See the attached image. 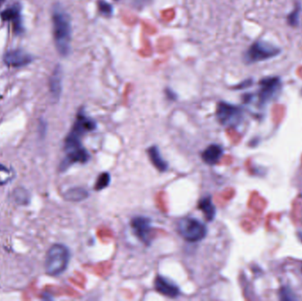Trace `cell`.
Returning a JSON list of instances; mask_svg holds the SVG:
<instances>
[{
	"instance_id": "1",
	"label": "cell",
	"mask_w": 302,
	"mask_h": 301,
	"mask_svg": "<svg viewBox=\"0 0 302 301\" xmlns=\"http://www.w3.org/2000/svg\"><path fill=\"white\" fill-rule=\"evenodd\" d=\"M52 23L56 47L60 54L67 56L71 48V20L59 4H56L53 8Z\"/></svg>"
},
{
	"instance_id": "2",
	"label": "cell",
	"mask_w": 302,
	"mask_h": 301,
	"mask_svg": "<svg viewBox=\"0 0 302 301\" xmlns=\"http://www.w3.org/2000/svg\"><path fill=\"white\" fill-rule=\"evenodd\" d=\"M70 254L67 247L56 244L50 247L47 253L45 269L50 276H59L62 274L69 263Z\"/></svg>"
},
{
	"instance_id": "3",
	"label": "cell",
	"mask_w": 302,
	"mask_h": 301,
	"mask_svg": "<svg viewBox=\"0 0 302 301\" xmlns=\"http://www.w3.org/2000/svg\"><path fill=\"white\" fill-rule=\"evenodd\" d=\"M178 230L181 237L189 242L200 241L207 234L206 226L195 218H182L178 224Z\"/></svg>"
},
{
	"instance_id": "4",
	"label": "cell",
	"mask_w": 302,
	"mask_h": 301,
	"mask_svg": "<svg viewBox=\"0 0 302 301\" xmlns=\"http://www.w3.org/2000/svg\"><path fill=\"white\" fill-rule=\"evenodd\" d=\"M280 53V49L265 42H256L248 49L246 59L250 63L264 61Z\"/></svg>"
},
{
	"instance_id": "5",
	"label": "cell",
	"mask_w": 302,
	"mask_h": 301,
	"mask_svg": "<svg viewBox=\"0 0 302 301\" xmlns=\"http://www.w3.org/2000/svg\"><path fill=\"white\" fill-rule=\"evenodd\" d=\"M218 121L223 126H236L242 120V111L238 106L220 103L217 110Z\"/></svg>"
},
{
	"instance_id": "6",
	"label": "cell",
	"mask_w": 302,
	"mask_h": 301,
	"mask_svg": "<svg viewBox=\"0 0 302 301\" xmlns=\"http://www.w3.org/2000/svg\"><path fill=\"white\" fill-rule=\"evenodd\" d=\"M281 80L277 77H268L261 80L260 90L258 93L259 100L262 104H266L272 100L280 91Z\"/></svg>"
},
{
	"instance_id": "7",
	"label": "cell",
	"mask_w": 302,
	"mask_h": 301,
	"mask_svg": "<svg viewBox=\"0 0 302 301\" xmlns=\"http://www.w3.org/2000/svg\"><path fill=\"white\" fill-rule=\"evenodd\" d=\"M131 226L137 238L143 243L150 244V236L151 232V219L143 217H138L132 220Z\"/></svg>"
},
{
	"instance_id": "8",
	"label": "cell",
	"mask_w": 302,
	"mask_h": 301,
	"mask_svg": "<svg viewBox=\"0 0 302 301\" xmlns=\"http://www.w3.org/2000/svg\"><path fill=\"white\" fill-rule=\"evenodd\" d=\"M33 61V57L21 50H10L4 56V62L10 67H21Z\"/></svg>"
},
{
	"instance_id": "9",
	"label": "cell",
	"mask_w": 302,
	"mask_h": 301,
	"mask_svg": "<svg viewBox=\"0 0 302 301\" xmlns=\"http://www.w3.org/2000/svg\"><path fill=\"white\" fill-rule=\"evenodd\" d=\"M96 122L90 117H87L82 112H80L77 116L76 123L70 134L80 138L84 134L96 129Z\"/></svg>"
},
{
	"instance_id": "10",
	"label": "cell",
	"mask_w": 302,
	"mask_h": 301,
	"mask_svg": "<svg viewBox=\"0 0 302 301\" xmlns=\"http://www.w3.org/2000/svg\"><path fill=\"white\" fill-rule=\"evenodd\" d=\"M66 150H67V155L62 164V168L68 167L73 163H84L88 162V158H89L88 152L84 148H82L81 145L70 147V148H67Z\"/></svg>"
},
{
	"instance_id": "11",
	"label": "cell",
	"mask_w": 302,
	"mask_h": 301,
	"mask_svg": "<svg viewBox=\"0 0 302 301\" xmlns=\"http://www.w3.org/2000/svg\"><path fill=\"white\" fill-rule=\"evenodd\" d=\"M154 286L157 293L168 298H176L180 294V289L178 288V286L164 276H156Z\"/></svg>"
},
{
	"instance_id": "12",
	"label": "cell",
	"mask_w": 302,
	"mask_h": 301,
	"mask_svg": "<svg viewBox=\"0 0 302 301\" xmlns=\"http://www.w3.org/2000/svg\"><path fill=\"white\" fill-rule=\"evenodd\" d=\"M62 78L63 73L60 66L55 67L52 75L50 77V93L56 100H58L62 91Z\"/></svg>"
},
{
	"instance_id": "13",
	"label": "cell",
	"mask_w": 302,
	"mask_h": 301,
	"mask_svg": "<svg viewBox=\"0 0 302 301\" xmlns=\"http://www.w3.org/2000/svg\"><path fill=\"white\" fill-rule=\"evenodd\" d=\"M224 154L222 147L216 144H212L208 147L201 154V158L204 163L209 165H214L218 163V161L222 157Z\"/></svg>"
},
{
	"instance_id": "14",
	"label": "cell",
	"mask_w": 302,
	"mask_h": 301,
	"mask_svg": "<svg viewBox=\"0 0 302 301\" xmlns=\"http://www.w3.org/2000/svg\"><path fill=\"white\" fill-rule=\"evenodd\" d=\"M148 154L151 159V163L159 172H164L168 169V163L164 161V158L160 154L159 150L157 147H151L148 150Z\"/></svg>"
},
{
	"instance_id": "15",
	"label": "cell",
	"mask_w": 302,
	"mask_h": 301,
	"mask_svg": "<svg viewBox=\"0 0 302 301\" xmlns=\"http://www.w3.org/2000/svg\"><path fill=\"white\" fill-rule=\"evenodd\" d=\"M1 18L3 21H13L14 24V30L17 33L21 32V26L20 20V9L18 7H11L4 10L1 13Z\"/></svg>"
},
{
	"instance_id": "16",
	"label": "cell",
	"mask_w": 302,
	"mask_h": 301,
	"mask_svg": "<svg viewBox=\"0 0 302 301\" xmlns=\"http://www.w3.org/2000/svg\"><path fill=\"white\" fill-rule=\"evenodd\" d=\"M198 208L204 214L206 219L208 221H212L216 217V207H215L211 197L207 196L202 198L201 201H199Z\"/></svg>"
},
{
	"instance_id": "17",
	"label": "cell",
	"mask_w": 302,
	"mask_h": 301,
	"mask_svg": "<svg viewBox=\"0 0 302 301\" xmlns=\"http://www.w3.org/2000/svg\"><path fill=\"white\" fill-rule=\"evenodd\" d=\"M87 197V192L82 189H71L66 193V198L69 201H80Z\"/></svg>"
},
{
	"instance_id": "18",
	"label": "cell",
	"mask_w": 302,
	"mask_h": 301,
	"mask_svg": "<svg viewBox=\"0 0 302 301\" xmlns=\"http://www.w3.org/2000/svg\"><path fill=\"white\" fill-rule=\"evenodd\" d=\"M110 180H111V177H110L109 173H106V172L102 173L98 177V179H97V183H96V186H95V189L97 191H100V190L105 189V188H107L109 186Z\"/></svg>"
},
{
	"instance_id": "19",
	"label": "cell",
	"mask_w": 302,
	"mask_h": 301,
	"mask_svg": "<svg viewBox=\"0 0 302 301\" xmlns=\"http://www.w3.org/2000/svg\"><path fill=\"white\" fill-rule=\"evenodd\" d=\"M99 10L105 15H111L113 11L112 4L105 2V0H101L99 2Z\"/></svg>"
},
{
	"instance_id": "20",
	"label": "cell",
	"mask_w": 302,
	"mask_h": 301,
	"mask_svg": "<svg viewBox=\"0 0 302 301\" xmlns=\"http://www.w3.org/2000/svg\"><path fill=\"white\" fill-rule=\"evenodd\" d=\"M299 8L295 9L294 12L290 13L288 16V21L291 25H296L298 23Z\"/></svg>"
},
{
	"instance_id": "21",
	"label": "cell",
	"mask_w": 302,
	"mask_h": 301,
	"mask_svg": "<svg viewBox=\"0 0 302 301\" xmlns=\"http://www.w3.org/2000/svg\"><path fill=\"white\" fill-rule=\"evenodd\" d=\"M293 294H291V292L288 289H283L281 292V299L283 301H293L295 300V297L292 296Z\"/></svg>"
},
{
	"instance_id": "22",
	"label": "cell",
	"mask_w": 302,
	"mask_h": 301,
	"mask_svg": "<svg viewBox=\"0 0 302 301\" xmlns=\"http://www.w3.org/2000/svg\"><path fill=\"white\" fill-rule=\"evenodd\" d=\"M0 171H4V172H5V171H7V170H6V169H5V168H4V166H2V165H0Z\"/></svg>"
},
{
	"instance_id": "23",
	"label": "cell",
	"mask_w": 302,
	"mask_h": 301,
	"mask_svg": "<svg viewBox=\"0 0 302 301\" xmlns=\"http://www.w3.org/2000/svg\"><path fill=\"white\" fill-rule=\"evenodd\" d=\"M4 0H0V6H1L2 4H3V3H4Z\"/></svg>"
},
{
	"instance_id": "24",
	"label": "cell",
	"mask_w": 302,
	"mask_h": 301,
	"mask_svg": "<svg viewBox=\"0 0 302 301\" xmlns=\"http://www.w3.org/2000/svg\"><path fill=\"white\" fill-rule=\"evenodd\" d=\"M299 237H300L301 240L302 241V233H299Z\"/></svg>"
}]
</instances>
